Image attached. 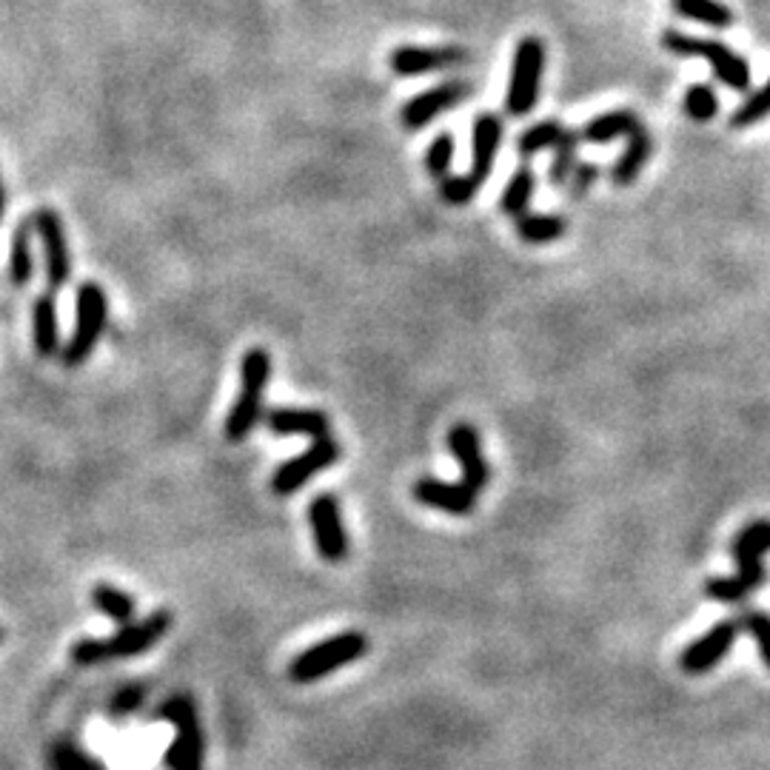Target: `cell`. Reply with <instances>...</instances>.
Segmentation results:
<instances>
[{
	"label": "cell",
	"mask_w": 770,
	"mask_h": 770,
	"mask_svg": "<svg viewBox=\"0 0 770 770\" xmlns=\"http://www.w3.org/2000/svg\"><path fill=\"white\" fill-rule=\"evenodd\" d=\"M172 622H175L172 610H154L140 622L123 626L121 631L106 636V640H98V636L77 640L70 651L72 662L80 665V668H94V665L112 662V659H129V656L146 654L166 636Z\"/></svg>",
	"instance_id": "1"
},
{
	"label": "cell",
	"mask_w": 770,
	"mask_h": 770,
	"mask_svg": "<svg viewBox=\"0 0 770 770\" xmlns=\"http://www.w3.org/2000/svg\"><path fill=\"white\" fill-rule=\"evenodd\" d=\"M268 377H272V357L266 349L245 351L240 359V394L226 417V437L229 443H243L263 417Z\"/></svg>",
	"instance_id": "2"
},
{
	"label": "cell",
	"mask_w": 770,
	"mask_h": 770,
	"mask_svg": "<svg viewBox=\"0 0 770 770\" xmlns=\"http://www.w3.org/2000/svg\"><path fill=\"white\" fill-rule=\"evenodd\" d=\"M662 47L665 52L677 54V58H705L714 75L733 92H747L750 89V63L742 54L733 52L728 43H722V40L694 38V35H685V31L668 29L662 35Z\"/></svg>",
	"instance_id": "3"
},
{
	"label": "cell",
	"mask_w": 770,
	"mask_h": 770,
	"mask_svg": "<svg viewBox=\"0 0 770 770\" xmlns=\"http://www.w3.org/2000/svg\"><path fill=\"white\" fill-rule=\"evenodd\" d=\"M154 719L175 724V740L166 747V768L168 770H203V731H200L198 705L191 696L177 694L166 699L157 708Z\"/></svg>",
	"instance_id": "4"
},
{
	"label": "cell",
	"mask_w": 770,
	"mask_h": 770,
	"mask_svg": "<svg viewBox=\"0 0 770 770\" xmlns=\"http://www.w3.org/2000/svg\"><path fill=\"white\" fill-rule=\"evenodd\" d=\"M368 636L359 631L337 633L331 640H323L312 648H305L303 654L294 656V662L289 668V677L300 685L317 682V679L328 677V673L340 671L345 665L357 662L359 656H366Z\"/></svg>",
	"instance_id": "5"
},
{
	"label": "cell",
	"mask_w": 770,
	"mask_h": 770,
	"mask_svg": "<svg viewBox=\"0 0 770 770\" xmlns=\"http://www.w3.org/2000/svg\"><path fill=\"white\" fill-rule=\"evenodd\" d=\"M109 320V300L106 291L100 289L98 282H84L77 289V305H75V331L72 340L63 349V363L70 368L84 366L89 354L98 345L100 334L106 331Z\"/></svg>",
	"instance_id": "6"
},
{
	"label": "cell",
	"mask_w": 770,
	"mask_h": 770,
	"mask_svg": "<svg viewBox=\"0 0 770 770\" xmlns=\"http://www.w3.org/2000/svg\"><path fill=\"white\" fill-rule=\"evenodd\" d=\"M542 72H545V43L540 38H522L514 49L508 94H505L508 115H531V109L540 100Z\"/></svg>",
	"instance_id": "7"
},
{
	"label": "cell",
	"mask_w": 770,
	"mask_h": 770,
	"mask_svg": "<svg viewBox=\"0 0 770 770\" xmlns=\"http://www.w3.org/2000/svg\"><path fill=\"white\" fill-rule=\"evenodd\" d=\"M340 459V443L334 437H326V440H314L303 454H298L289 463H282L280 468L272 477V491L280 496H289L294 491H300L305 482L317 477L320 471L331 468Z\"/></svg>",
	"instance_id": "8"
},
{
	"label": "cell",
	"mask_w": 770,
	"mask_h": 770,
	"mask_svg": "<svg viewBox=\"0 0 770 770\" xmlns=\"http://www.w3.org/2000/svg\"><path fill=\"white\" fill-rule=\"evenodd\" d=\"M314 545L326 563H343L349 557V534L343 526L340 500L334 494H317L308 505Z\"/></svg>",
	"instance_id": "9"
},
{
	"label": "cell",
	"mask_w": 770,
	"mask_h": 770,
	"mask_svg": "<svg viewBox=\"0 0 770 770\" xmlns=\"http://www.w3.org/2000/svg\"><path fill=\"white\" fill-rule=\"evenodd\" d=\"M736 636H740V622H733V619H722L719 626L710 628L708 633H702L699 640H694L685 651H682V656H679L682 671L691 673V677H699V673L714 671V668L722 662L724 656L731 654Z\"/></svg>",
	"instance_id": "10"
},
{
	"label": "cell",
	"mask_w": 770,
	"mask_h": 770,
	"mask_svg": "<svg viewBox=\"0 0 770 770\" xmlns=\"http://www.w3.org/2000/svg\"><path fill=\"white\" fill-rule=\"evenodd\" d=\"M35 229H38L43 249H47V286L49 291H61L72 275V257L70 243H66V231H63L61 214L52 209H40L35 214Z\"/></svg>",
	"instance_id": "11"
},
{
	"label": "cell",
	"mask_w": 770,
	"mask_h": 770,
	"mask_svg": "<svg viewBox=\"0 0 770 770\" xmlns=\"http://www.w3.org/2000/svg\"><path fill=\"white\" fill-rule=\"evenodd\" d=\"M449 449L457 459L459 471H463V485L471 489L474 494H480L491 480V468L482 457V445H480V434L471 422H457V426L449 431Z\"/></svg>",
	"instance_id": "12"
},
{
	"label": "cell",
	"mask_w": 770,
	"mask_h": 770,
	"mask_svg": "<svg viewBox=\"0 0 770 770\" xmlns=\"http://www.w3.org/2000/svg\"><path fill=\"white\" fill-rule=\"evenodd\" d=\"M263 422L277 437H305L312 443L331 437V420L320 408H286V405H277V408H268L263 414Z\"/></svg>",
	"instance_id": "13"
},
{
	"label": "cell",
	"mask_w": 770,
	"mask_h": 770,
	"mask_svg": "<svg viewBox=\"0 0 770 770\" xmlns=\"http://www.w3.org/2000/svg\"><path fill=\"white\" fill-rule=\"evenodd\" d=\"M466 61V52L459 47H400L391 52L389 66L394 75L400 77H420L431 75V72L449 70V66H459Z\"/></svg>",
	"instance_id": "14"
},
{
	"label": "cell",
	"mask_w": 770,
	"mask_h": 770,
	"mask_svg": "<svg viewBox=\"0 0 770 770\" xmlns=\"http://www.w3.org/2000/svg\"><path fill=\"white\" fill-rule=\"evenodd\" d=\"M414 500L426 505V508L451 514V517H468V514H474V505H477V494L466 489L463 482H445L437 480V477L417 480Z\"/></svg>",
	"instance_id": "15"
},
{
	"label": "cell",
	"mask_w": 770,
	"mask_h": 770,
	"mask_svg": "<svg viewBox=\"0 0 770 770\" xmlns=\"http://www.w3.org/2000/svg\"><path fill=\"white\" fill-rule=\"evenodd\" d=\"M466 94H468L466 84H459V80L434 86V89H428V92L417 94V98H412L408 103H405L403 126L405 129H422V126H428V123L443 115L445 109L457 106L459 100L466 98Z\"/></svg>",
	"instance_id": "16"
},
{
	"label": "cell",
	"mask_w": 770,
	"mask_h": 770,
	"mask_svg": "<svg viewBox=\"0 0 770 770\" xmlns=\"http://www.w3.org/2000/svg\"><path fill=\"white\" fill-rule=\"evenodd\" d=\"M500 143H503V123L500 117L491 115V112H482L474 121V140H471V175L485 184L494 172V161L496 152H500Z\"/></svg>",
	"instance_id": "17"
},
{
	"label": "cell",
	"mask_w": 770,
	"mask_h": 770,
	"mask_svg": "<svg viewBox=\"0 0 770 770\" xmlns=\"http://www.w3.org/2000/svg\"><path fill=\"white\" fill-rule=\"evenodd\" d=\"M765 554H770V519H754L733 537L731 557L740 571H765Z\"/></svg>",
	"instance_id": "18"
},
{
	"label": "cell",
	"mask_w": 770,
	"mask_h": 770,
	"mask_svg": "<svg viewBox=\"0 0 770 770\" xmlns=\"http://www.w3.org/2000/svg\"><path fill=\"white\" fill-rule=\"evenodd\" d=\"M31 337L40 357H54L61 351V326H58V305H54L52 291L40 294L31 305Z\"/></svg>",
	"instance_id": "19"
},
{
	"label": "cell",
	"mask_w": 770,
	"mask_h": 770,
	"mask_svg": "<svg viewBox=\"0 0 770 770\" xmlns=\"http://www.w3.org/2000/svg\"><path fill=\"white\" fill-rule=\"evenodd\" d=\"M626 140V152L619 154L617 166L610 172V177H614V184L617 186H631L633 180L640 177L642 168H645V163H648L651 152H654V140H651L648 131L642 129V123Z\"/></svg>",
	"instance_id": "20"
},
{
	"label": "cell",
	"mask_w": 770,
	"mask_h": 770,
	"mask_svg": "<svg viewBox=\"0 0 770 770\" xmlns=\"http://www.w3.org/2000/svg\"><path fill=\"white\" fill-rule=\"evenodd\" d=\"M636 126H640V117L633 115L631 109H617V112H605V115H596L594 121H588L585 129L580 131V138L585 143L605 146L619 138H628Z\"/></svg>",
	"instance_id": "21"
},
{
	"label": "cell",
	"mask_w": 770,
	"mask_h": 770,
	"mask_svg": "<svg viewBox=\"0 0 770 770\" xmlns=\"http://www.w3.org/2000/svg\"><path fill=\"white\" fill-rule=\"evenodd\" d=\"M673 12L685 21H696L710 29H731L733 9L724 7L722 0H671Z\"/></svg>",
	"instance_id": "22"
},
{
	"label": "cell",
	"mask_w": 770,
	"mask_h": 770,
	"mask_svg": "<svg viewBox=\"0 0 770 770\" xmlns=\"http://www.w3.org/2000/svg\"><path fill=\"white\" fill-rule=\"evenodd\" d=\"M92 605L109 617L115 626H129L135 622V599H131L126 591H121L117 585H109V582H100V585L92 588Z\"/></svg>",
	"instance_id": "23"
},
{
	"label": "cell",
	"mask_w": 770,
	"mask_h": 770,
	"mask_svg": "<svg viewBox=\"0 0 770 770\" xmlns=\"http://www.w3.org/2000/svg\"><path fill=\"white\" fill-rule=\"evenodd\" d=\"M31 223L24 220L12 237V252H9V280L17 289H24L35 272V254H31Z\"/></svg>",
	"instance_id": "24"
},
{
	"label": "cell",
	"mask_w": 770,
	"mask_h": 770,
	"mask_svg": "<svg viewBox=\"0 0 770 770\" xmlns=\"http://www.w3.org/2000/svg\"><path fill=\"white\" fill-rule=\"evenodd\" d=\"M534 189H537L534 172H531L528 166L517 168V172L512 175V180H508V186H505L503 198H500V209H503V214H508V217H522V214H528L531 198H534Z\"/></svg>",
	"instance_id": "25"
},
{
	"label": "cell",
	"mask_w": 770,
	"mask_h": 770,
	"mask_svg": "<svg viewBox=\"0 0 770 770\" xmlns=\"http://www.w3.org/2000/svg\"><path fill=\"white\" fill-rule=\"evenodd\" d=\"M565 226L568 223L557 217V214H522V217H517L519 240H526L531 245L554 243V240L565 235Z\"/></svg>",
	"instance_id": "26"
},
{
	"label": "cell",
	"mask_w": 770,
	"mask_h": 770,
	"mask_svg": "<svg viewBox=\"0 0 770 770\" xmlns=\"http://www.w3.org/2000/svg\"><path fill=\"white\" fill-rule=\"evenodd\" d=\"M580 131L565 129L563 140L554 146V161H551L548 168V180L554 189L568 184V177H571L573 166H577V146H580Z\"/></svg>",
	"instance_id": "27"
},
{
	"label": "cell",
	"mask_w": 770,
	"mask_h": 770,
	"mask_svg": "<svg viewBox=\"0 0 770 770\" xmlns=\"http://www.w3.org/2000/svg\"><path fill=\"white\" fill-rule=\"evenodd\" d=\"M563 135H565L563 123H557V121L534 123L531 129H526L522 135H519L517 149H519V154H522V157H531V154H537V152L554 149V146H557L559 140H563Z\"/></svg>",
	"instance_id": "28"
},
{
	"label": "cell",
	"mask_w": 770,
	"mask_h": 770,
	"mask_svg": "<svg viewBox=\"0 0 770 770\" xmlns=\"http://www.w3.org/2000/svg\"><path fill=\"white\" fill-rule=\"evenodd\" d=\"M49 768L52 770H106L103 762H98L86 747L75 742H58L49 754Z\"/></svg>",
	"instance_id": "29"
},
{
	"label": "cell",
	"mask_w": 770,
	"mask_h": 770,
	"mask_svg": "<svg viewBox=\"0 0 770 770\" xmlns=\"http://www.w3.org/2000/svg\"><path fill=\"white\" fill-rule=\"evenodd\" d=\"M685 115L696 123H708L719 115V98L708 84H691L682 100Z\"/></svg>",
	"instance_id": "30"
},
{
	"label": "cell",
	"mask_w": 770,
	"mask_h": 770,
	"mask_svg": "<svg viewBox=\"0 0 770 770\" xmlns=\"http://www.w3.org/2000/svg\"><path fill=\"white\" fill-rule=\"evenodd\" d=\"M768 115H770V80L762 86V89H756V92H750L745 100H742V106H736V112L731 115V126L733 129H747V126L762 123Z\"/></svg>",
	"instance_id": "31"
},
{
	"label": "cell",
	"mask_w": 770,
	"mask_h": 770,
	"mask_svg": "<svg viewBox=\"0 0 770 770\" xmlns=\"http://www.w3.org/2000/svg\"><path fill=\"white\" fill-rule=\"evenodd\" d=\"M454 149H457V143H454V135L451 131H443V135H437L434 143L428 146L426 152V172L434 180H443V177L451 175V163H454Z\"/></svg>",
	"instance_id": "32"
},
{
	"label": "cell",
	"mask_w": 770,
	"mask_h": 770,
	"mask_svg": "<svg viewBox=\"0 0 770 770\" xmlns=\"http://www.w3.org/2000/svg\"><path fill=\"white\" fill-rule=\"evenodd\" d=\"M750 591H754V588L747 585L740 573H736V577H714V580L705 582V594H708L714 603H724V605L745 603L747 596H750Z\"/></svg>",
	"instance_id": "33"
},
{
	"label": "cell",
	"mask_w": 770,
	"mask_h": 770,
	"mask_svg": "<svg viewBox=\"0 0 770 770\" xmlns=\"http://www.w3.org/2000/svg\"><path fill=\"white\" fill-rule=\"evenodd\" d=\"M482 189V184L474 175H449L440 180V198L449 206H466L477 198V191Z\"/></svg>",
	"instance_id": "34"
},
{
	"label": "cell",
	"mask_w": 770,
	"mask_h": 770,
	"mask_svg": "<svg viewBox=\"0 0 770 770\" xmlns=\"http://www.w3.org/2000/svg\"><path fill=\"white\" fill-rule=\"evenodd\" d=\"M143 702H146V685H140V682H129V685H123L121 691L112 696V702H109V717L112 719L131 717V714H138V710L143 708Z\"/></svg>",
	"instance_id": "35"
},
{
	"label": "cell",
	"mask_w": 770,
	"mask_h": 770,
	"mask_svg": "<svg viewBox=\"0 0 770 770\" xmlns=\"http://www.w3.org/2000/svg\"><path fill=\"white\" fill-rule=\"evenodd\" d=\"M740 628H745V631L754 636L759 656H762V662L768 665L770 671V614H762V610H747L745 619L740 622Z\"/></svg>",
	"instance_id": "36"
},
{
	"label": "cell",
	"mask_w": 770,
	"mask_h": 770,
	"mask_svg": "<svg viewBox=\"0 0 770 770\" xmlns=\"http://www.w3.org/2000/svg\"><path fill=\"white\" fill-rule=\"evenodd\" d=\"M596 177H599V168L594 166V163H577L571 172V177H568V194H571L573 200H582L591 191V186L596 184Z\"/></svg>",
	"instance_id": "37"
},
{
	"label": "cell",
	"mask_w": 770,
	"mask_h": 770,
	"mask_svg": "<svg viewBox=\"0 0 770 770\" xmlns=\"http://www.w3.org/2000/svg\"><path fill=\"white\" fill-rule=\"evenodd\" d=\"M0 217H3V186H0Z\"/></svg>",
	"instance_id": "38"
},
{
	"label": "cell",
	"mask_w": 770,
	"mask_h": 770,
	"mask_svg": "<svg viewBox=\"0 0 770 770\" xmlns=\"http://www.w3.org/2000/svg\"><path fill=\"white\" fill-rule=\"evenodd\" d=\"M0 642H3V631H0Z\"/></svg>",
	"instance_id": "39"
}]
</instances>
